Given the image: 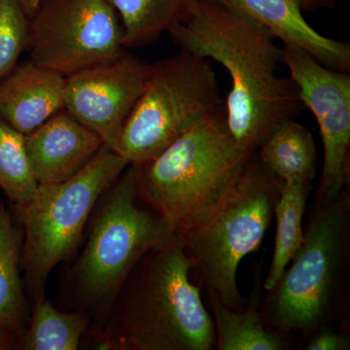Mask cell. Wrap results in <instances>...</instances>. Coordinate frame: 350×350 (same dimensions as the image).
Returning a JSON list of instances; mask_svg holds the SVG:
<instances>
[{"mask_svg": "<svg viewBox=\"0 0 350 350\" xmlns=\"http://www.w3.org/2000/svg\"><path fill=\"white\" fill-rule=\"evenodd\" d=\"M167 32L180 51L217 62L229 73L226 122L244 150L256 153L276 126L305 108L292 78L278 75L282 49L275 38L218 0H193Z\"/></svg>", "mask_w": 350, "mask_h": 350, "instance_id": "1", "label": "cell"}, {"mask_svg": "<svg viewBox=\"0 0 350 350\" xmlns=\"http://www.w3.org/2000/svg\"><path fill=\"white\" fill-rule=\"evenodd\" d=\"M194 261L178 234L149 250L126 278L107 319L81 347L101 350L216 349L213 319L191 282Z\"/></svg>", "mask_w": 350, "mask_h": 350, "instance_id": "2", "label": "cell"}, {"mask_svg": "<svg viewBox=\"0 0 350 350\" xmlns=\"http://www.w3.org/2000/svg\"><path fill=\"white\" fill-rule=\"evenodd\" d=\"M138 193L137 167L129 165L100 196L89 219L81 255L64 278V297L92 317L90 329L107 319L126 278L142 257L174 232Z\"/></svg>", "mask_w": 350, "mask_h": 350, "instance_id": "3", "label": "cell"}, {"mask_svg": "<svg viewBox=\"0 0 350 350\" xmlns=\"http://www.w3.org/2000/svg\"><path fill=\"white\" fill-rule=\"evenodd\" d=\"M255 153L241 148L218 113L137 165L142 199L183 237L209 217Z\"/></svg>", "mask_w": 350, "mask_h": 350, "instance_id": "4", "label": "cell"}, {"mask_svg": "<svg viewBox=\"0 0 350 350\" xmlns=\"http://www.w3.org/2000/svg\"><path fill=\"white\" fill-rule=\"evenodd\" d=\"M128 165L103 144L75 176L63 183L38 185L29 202L14 207L23 230V280L32 301L45 297L53 269L75 254L96 202Z\"/></svg>", "mask_w": 350, "mask_h": 350, "instance_id": "5", "label": "cell"}, {"mask_svg": "<svg viewBox=\"0 0 350 350\" xmlns=\"http://www.w3.org/2000/svg\"><path fill=\"white\" fill-rule=\"evenodd\" d=\"M223 110L211 59L180 51L153 64L144 93L108 147L129 165H142Z\"/></svg>", "mask_w": 350, "mask_h": 350, "instance_id": "6", "label": "cell"}, {"mask_svg": "<svg viewBox=\"0 0 350 350\" xmlns=\"http://www.w3.org/2000/svg\"><path fill=\"white\" fill-rule=\"evenodd\" d=\"M282 181L253 154L225 199L202 224L181 237L202 282L225 306L239 310L237 273L268 231Z\"/></svg>", "mask_w": 350, "mask_h": 350, "instance_id": "7", "label": "cell"}, {"mask_svg": "<svg viewBox=\"0 0 350 350\" xmlns=\"http://www.w3.org/2000/svg\"><path fill=\"white\" fill-rule=\"evenodd\" d=\"M320 204L291 266L269 291L262 320L282 335L319 329L337 295L347 253L349 200L342 194Z\"/></svg>", "mask_w": 350, "mask_h": 350, "instance_id": "8", "label": "cell"}, {"mask_svg": "<svg viewBox=\"0 0 350 350\" xmlns=\"http://www.w3.org/2000/svg\"><path fill=\"white\" fill-rule=\"evenodd\" d=\"M31 61L66 76L125 54V31L108 0H43L29 18Z\"/></svg>", "mask_w": 350, "mask_h": 350, "instance_id": "9", "label": "cell"}, {"mask_svg": "<svg viewBox=\"0 0 350 350\" xmlns=\"http://www.w3.org/2000/svg\"><path fill=\"white\" fill-rule=\"evenodd\" d=\"M282 64L298 88L304 107L319 124L324 161L319 185L320 202L342 194L349 174L350 75L327 68L295 46H282Z\"/></svg>", "mask_w": 350, "mask_h": 350, "instance_id": "10", "label": "cell"}, {"mask_svg": "<svg viewBox=\"0 0 350 350\" xmlns=\"http://www.w3.org/2000/svg\"><path fill=\"white\" fill-rule=\"evenodd\" d=\"M152 68L126 51L66 76L64 109L110 146L144 93Z\"/></svg>", "mask_w": 350, "mask_h": 350, "instance_id": "11", "label": "cell"}, {"mask_svg": "<svg viewBox=\"0 0 350 350\" xmlns=\"http://www.w3.org/2000/svg\"><path fill=\"white\" fill-rule=\"evenodd\" d=\"M105 142L66 109L25 135V150L38 185L63 183L77 174Z\"/></svg>", "mask_w": 350, "mask_h": 350, "instance_id": "12", "label": "cell"}, {"mask_svg": "<svg viewBox=\"0 0 350 350\" xmlns=\"http://www.w3.org/2000/svg\"><path fill=\"white\" fill-rule=\"evenodd\" d=\"M261 25L285 45L295 46L335 70L350 71V44L329 38L308 24L299 0H218Z\"/></svg>", "mask_w": 350, "mask_h": 350, "instance_id": "13", "label": "cell"}, {"mask_svg": "<svg viewBox=\"0 0 350 350\" xmlns=\"http://www.w3.org/2000/svg\"><path fill=\"white\" fill-rule=\"evenodd\" d=\"M66 77L31 59L0 80V119L25 135L64 109Z\"/></svg>", "mask_w": 350, "mask_h": 350, "instance_id": "14", "label": "cell"}, {"mask_svg": "<svg viewBox=\"0 0 350 350\" xmlns=\"http://www.w3.org/2000/svg\"><path fill=\"white\" fill-rule=\"evenodd\" d=\"M23 230L0 202V328L20 336L27 329L31 308L22 278Z\"/></svg>", "mask_w": 350, "mask_h": 350, "instance_id": "15", "label": "cell"}, {"mask_svg": "<svg viewBox=\"0 0 350 350\" xmlns=\"http://www.w3.org/2000/svg\"><path fill=\"white\" fill-rule=\"evenodd\" d=\"M257 152L262 165L282 182L312 185L317 172V146L310 131L294 119L276 126Z\"/></svg>", "mask_w": 350, "mask_h": 350, "instance_id": "16", "label": "cell"}, {"mask_svg": "<svg viewBox=\"0 0 350 350\" xmlns=\"http://www.w3.org/2000/svg\"><path fill=\"white\" fill-rule=\"evenodd\" d=\"M92 317L83 308L62 312L44 298L33 301L29 325L18 337V350H76L89 331Z\"/></svg>", "mask_w": 350, "mask_h": 350, "instance_id": "17", "label": "cell"}, {"mask_svg": "<svg viewBox=\"0 0 350 350\" xmlns=\"http://www.w3.org/2000/svg\"><path fill=\"white\" fill-rule=\"evenodd\" d=\"M310 186L298 182H282L276 200L275 250L264 288L271 291L303 244V218Z\"/></svg>", "mask_w": 350, "mask_h": 350, "instance_id": "18", "label": "cell"}, {"mask_svg": "<svg viewBox=\"0 0 350 350\" xmlns=\"http://www.w3.org/2000/svg\"><path fill=\"white\" fill-rule=\"evenodd\" d=\"M211 310L219 350H282L286 347L282 334L269 331L257 301H251L244 312L234 310L211 293Z\"/></svg>", "mask_w": 350, "mask_h": 350, "instance_id": "19", "label": "cell"}, {"mask_svg": "<svg viewBox=\"0 0 350 350\" xmlns=\"http://www.w3.org/2000/svg\"><path fill=\"white\" fill-rule=\"evenodd\" d=\"M118 14L125 47H144L155 42L187 16L193 0H108Z\"/></svg>", "mask_w": 350, "mask_h": 350, "instance_id": "20", "label": "cell"}, {"mask_svg": "<svg viewBox=\"0 0 350 350\" xmlns=\"http://www.w3.org/2000/svg\"><path fill=\"white\" fill-rule=\"evenodd\" d=\"M0 188L14 207L36 195L38 184L25 150V135L0 119Z\"/></svg>", "mask_w": 350, "mask_h": 350, "instance_id": "21", "label": "cell"}, {"mask_svg": "<svg viewBox=\"0 0 350 350\" xmlns=\"http://www.w3.org/2000/svg\"><path fill=\"white\" fill-rule=\"evenodd\" d=\"M29 45V17L19 0H0V80L18 66Z\"/></svg>", "mask_w": 350, "mask_h": 350, "instance_id": "22", "label": "cell"}, {"mask_svg": "<svg viewBox=\"0 0 350 350\" xmlns=\"http://www.w3.org/2000/svg\"><path fill=\"white\" fill-rule=\"evenodd\" d=\"M349 338L342 334L323 329L310 340L306 349L308 350H347L349 349Z\"/></svg>", "mask_w": 350, "mask_h": 350, "instance_id": "23", "label": "cell"}, {"mask_svg": "<svg viewBox=\"0 0 350 350\" xmlns=\"http://www.w3.org/2000/svg\"><path fill=\"white\" fill-rule=\"evenodd\" d=\"M303 12H317L321 10H333L337 7L338 0H299Z\"/></svg>", "mask_w": 350, "mask_h": 350, "instance_id": "24", "label": "cell"}, {"mask_svg": "<svg viewBox=\"0 0 350 350\" xmlns=\"http://www.w3.org/2000/svg\"><path fill=\"white\" fill-rule=\"evenodd\" d=\"M18 337L14 332L0 328V350L15 349Z\"/></svg>", "mask_w": 350, "mask_h": 350, "instance_id": "25", "label": "cell"}, {"mask_svg": "<svg viewBox=\"0 0 350 350\" xmlns=\"http://www.w3.org/2000/svg\"><path fill=\"white\" fill-rule=\"evenodd\" d=\"M42 1L43 0H19L21 5L24 8L25 12L29 18L36 13Z\"/></svg>", "mask_w": 350, "mask_h": 350, "instance_id": "26", "label": "cell"}]
</instances>
